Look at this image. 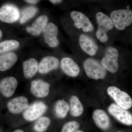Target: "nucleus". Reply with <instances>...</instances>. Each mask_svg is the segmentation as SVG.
<instances>
[{
  "label": "nucleus",
  "mask_w": 132,
  "mask_h": 132,
  "mask_svg": "<svg viewBox=\"0 0 132 132\" xmlns=\"http://www.w3.org/2000/svg\"><path fill=\"white\" fill-rule=\"evenodd\" d=\"M49 84L46 81L35 80L31 82V92L35 97L38 98L47 97L49 94Z\"/></svg>",
  "instance_id": "13"
},
{
  "label": "nucleus",
  "mask_w": 132,
  "mask_h": 132,
  "mask_svg": "<svg viewBox=\"0 0 132 132\" xmlns=\"http://www.w3.org/2000/svg\"><path fill=\"white\" fill-rule=\"evenodd\" d=\"M70 112L74 117L80 116L84 112V108L79 99L75 95L71 96L70 100Z\"/></svg>",
  "instance_id": "21"
},
{
  "label": "nucleus",
  "mask_w": 132,
  "mask_h": 132,
  "mask_svg": "<svg viewBox=\"0 0 132 132\" xmlns=\"http://www.w3.org/2000/svg\"><path fill=\"white\" fill-rule=\"evenodd\" d=\"M107 92L116 104L122 108L128 110L132 106L131 98L126 92L121 91L116 87L111 86L108 88Z\"/></svg>",
  "instance_id": "5"
},
{
  "label": "nucleus",
  "mask_w": 132,
  "mask_h": 132,
  "mask_svg": "<svg viewBox=\"0 0 132 132\" xmlns=\"http://www.w3.org/2000/svg\"><path fill=\"white\" fill-rule=\"evenodd\" d=\"M48 21V18L46 15H40L36 19L32 26L26 28V31L34 36H38L47 26Z\"/></svg>",
  "instance_id": "18"
},
{
  "label": "nucleus",
  "mask_w": 132,
  "mask_h": 132,
  "mask_svg": "<svg viewBox=\"0 0 132 132\" xmlns=\"http://www.w3.org/2000/svg\"><path fill=\"white\" fill-rule=\"evenodd\" d=\"M49 1L50 2L54 4H57L58 3H60L62 1H61V0H50Z\"/></svg>",
  "instance_id": "28"
},
{
  "label": "nucleus",
  "mask_w": 132,
  "mask_h": 132,
  "mask_svg": "<svg viewBox=\"0 0 132 132\" xmlns=\"http://www.w3.org/2000/svg\"><path fill=\"white\" fill-rule=\"evenodd\" d=\"M38 62L34 58H31L24 61L22 63L24 77L27 79L32 78L38 70Z\"/></svg>",
  "instance_id": "19"
},
{
  "label": "nucleus",
  "mask_w": 132,
  "mask_h": 132,
  "mask_svg": "<svg viewBox=\"0 0 132 132\" xmlns=\"http://www.w3.org/2000/svg\"><path fill=\"white\" fill-rule=\"evenodd\" d=\"M18 60L15 53L12 52L6 53L0 56V71H7L14 65Z\"/></svg>",
  "instance_id": "20"
},
{
  "label": "nucleus",
  "mask_w": 132,
  "mask_h": 132,
  "mask_svg": "<svg viewBox=\"0 0 132 132\" xmlns=\"http://www.w3.org/2000/svg\"><path fill=\"white\" fill-rule=\"evenodd\" d=\"M70 109L68 102L64 100H59L55 106V112L56 116L60 118H64L67 116Z\"/></svg>",
  "instance_id": "22"
},
{
  "label": "nucleus",
  "mask_w": 132,
  "mask_h": 132,
  "mask_svg": "<svg viewBox=\"0 0 132 132\" xmlns=\"http://www.w3.org/2000/svg\"><path fill=\"white\" fill-rule=\"evenodd\" d=\"M114 26L118 30H124L132 23V10L120 9L114 10L110 14Z\"/></svg>",
  "instance_id": "3"
},
{
  "label": "nucleus",
  "mask_w": 132,
  "mask_h": 132,
  "mask_svg": "<svg viewBox=\"0 0 132 132\" xmlns=\"http://www.w3.org/2000/svg\"><path fill=\"white\" fill-rule=\"evenodd\" d=\"M76 132H84L83 131H77Z\"/></svg>",
  "instance_id": "31"
},
{
  "label": "nucleus",
  "mask_w": 132,
  "mask_h": 132,
  "mask_svg": "<svg viewBox=\"0 0 132 132\" xmlns=\"http://www.w3.org/2000/svg\"><path fill=\"white\" fill-rule=\"evenodd\" d=\"M28 100L24 96L15 97L9 102L7 105L9 111L13 114H18L27 107Z\"/></svg>",
  "instance_id": "15"
},
{
  "label": "nucleus",
  "mask_w": 132,
  "mask_h": 132,
  "mask_svg": "<svg viewBox=\"0 0 132 132\" xmlns=\"http://www.w3.org/2000/svg\"><path fill=\"white\" fill-rule=\"evenodd\" d=\"M13 132H24L23 130H20V129H18V130H16L14 131Z\"/></svg>",
  "instance_id": "29"
},
{
  "label": "nucleus",
  "mask_w": 132,
  "mask_h": 132,
  "mask_svg": "<svg viewBox=\"0 0 132 132\" xmlns=\"http://www.w3.org/2000/svg\"><path fill=\"white\" fill-rule=\"evenodd\" d=\"M59 59L53 56L43 58L39 64L38 71L41 74H46L56 69L59 66Z\"/></svg>",
  "instance_id": "17"
},
{
  "label": "nucleus",
  "mask_w": 132,
  "mask_h": 132,
  "mask_svg": "<svg viewBox=\"0 0 132 132\" xmlns=\"http://www.w3.org/2000/svg\"><path fill=\"white\" fill-rule=\"evenodd\" d=\"M92 117L95 124L102 130H107L110 127L111 123L109 117L104 110L100 109L94 110Z\"/></svg>",
  "instance_id": "16"
},
{
  "label": "nucleus",
  "mask_w": 132,
  "mask_h": 132,
  "mask_svg": "<svg viewBox=\"0 0 132 132\" xmlns=\"http://www.w3.org/2000/svg\"><path fill=\"white\" fill-rule=\"evenodd\" d=\"M79 127V124L77 121H69L64 124L61 132H76Z\"/></svg>",
  "instance_id": "26"
},
{
  "label": "nucleus",
  "mask_w": 132,
  "mask_h": 132,
  "mask_svg": "<svg viewBox=\"0 0 132 132\" xmlns=\"http://www.w3.org/2000/svg\"><path fill=\"white\" fill-rule=\"evenodd\" d=\"M20 17L19 10L14 5H4L0 9V20L6 23H11L18 20Z\"/></svg>",
  "instance_id": "9"
},
{
  "label": "nucleus",
  "mask_w": 132,
  "mask_h": 132,
  "mask_svg": "<svg viewBox=\"0 0 132 132\" xmlns=\"http://www.w3.org/2000/svg\"><path fill=\"white\" fill-rule=\"evenodd\" d=\"M25 2L30 4H35L38 3L39 1H37V0H26Z\"/></svg>",
  "instance_id": "27"
},
{
  "label": "nucleus",
  "mask_w": 132,
  "mask_h": 132,
  "mask_svg": "<svg viewBox=\"0 0 132 132\" xmlns=\"http://www.w3.org/2000/svg\"><path fill=\"white\" fill-rule=\"evenodd\" d=\"M2 31L1 30L0 31V38H1V39L2 37Z\"/></svg>",
  "instance_id": "30"
},
{
  "label": "nucleus",
  "mask_w": 132,
  "mask_h": 132,
  "mask_svg": "<svg viewBox=\"0 0 132 132\" xmlns=\"http://www.w3.org/2000/svg\"><path fill=\"white\" fill-rule=\"evenodd\" d=\"M61 66L63 72L71 77H76L80 72V69L78 64L69 57H65L62 59Z\"/></svg>",
  "instance_id": "14"
},
{
  "label": "nucleus",
  "mask_w": 132,
  "mask_h": 132,
  "mask_svg": "<svg viewBox=\"0 0 132 132\" xmlns=\"http://www.w3.org/2000/svg\"><path fill=\"white\" fill-rule=\"evenodd\" d=\"M79 43L82 50L91 56L97 53L98 48V45L91 37L86 35H81L79 38Z\"/></svg>",
  "instance_id": "12"
},
{
  "label": "nucleus",
  "mask_w": 132,
  "mask_h": 132,
  "mask_svg": "<svg viewBox=\"0 0 132 132\" xmlns=\"http://www.w3.org/2000/svg\"><path fill=\"white\" fill-rule=\"evenodd\" d=\"M119 52L117 48L108 47L106 49L105 55L102 60L101 64L109 72L115 73L119 69Z\"/></svg>",
  "instance_id": "4"
},
{
  "label": "nucleus",
  "mask_w": 132,
  "mask_h": 132,
  "mask_svg": "<svg viewBox=\"0 0 132 132\" xmlns=\"http://www.w3.org/2000/svg\"><path fill=\"white\" fill-rule=\"evenodd\" d=\"M50 122V119L48 117H41L36 122L34 129L37 132H44L49 126Z\"/></svg>",
  "instance_id": "24"
},
{
  "label": "nucleus",
  "mask_w": 132,
  "mask_h": 132,
  "mask_svg": "<svg viewBox=\"0 0 132 132\" xmlns=\"http://www.w3.org/2000/svg\"><path fill=\"white\" fill-rule=\"evenodd\" d=\"M58 33L57 26L52 22L48 24L43 31L45 42L50 47H57L60 44L57 38Z\"/></svg>",
  "instance_id": "10"
},
{
  "label": "nucleus",
  "mask_w": 132,
  "mask_h": 132,
  "mask_svg": "<svg viewBox=\"0 0 132 132\" xmlns=\"http://www.w3.org/2000/svg\"><path fill=\"white\" fill-rule=\"evenodd\" d=\"M118 132H121V131H118Z\"/></svg>",
  "instance_id": "32"
},
{
  "label": "nucleus",
  "mask_w": 132,
  "mask_h": 132,
  "mask_svg": "<svg viewBox=\"0 0 132 132\" xmlns=\"http://www.w3.org/2000/svg\"><path fill=\"white\" fill-rule=\"evenodd\" d=\"M83 68L87 77L92 79H104L106 75V69L96 60L92 58L86 59L83 63Z\"/></svg>",
  "instance_id": "1"
},
{
  "label": "nucleus",
  "mask_w": 132,
  "mask_h": 132,
  "mask_svg": "<svg viewBox=\"0 0 132 132\" xmlns=\"http://www.w3.org/2000/svg\"><path fill=\"white\" fill-rule=\"evenodd\" d=\"M108 110L109 113L121 123L132 125V115L126 109L117 104H112L109 106Z\"/></svg>",
  "instance_id": "8"
},
{
  "label": "nucleus",
  "mask_w": 132,
  "mask_h": 132,
  "mask_svg": "<svg viewBox=\"0 0 132 132\" xmlns=\"http://www.w3.org/2000/svg\"><path fill=\"white\" fill-rule=\"evenodd\" d=\"M20 46L19 42L14 40L5 41L0 43V53L1 54L18 48Z\"/></svg>",
  "instance_id": "23"
},
{
  "label": "nucleus",
  "mask_w": 132,
  "mask_h": 132,
  "mask_svg": "<svg viewBox=\"0 0 132 132\" xmlns=\"http://www.w3.org/2000/svg\"><path fill=\"white\" fill-rule=\"evenodd\" d=\"M38 9L34 7H29L25 8L22 12V16L20 23L23 24L33 17L38 12Z\"/></svg>",
  "instance_id": "25"
},
{
  "label": "nucleus",
  "mask_w": 132,
  "mask_h": 132,
  "mask_svg": "<svg viewBox=\"0 0 132 132\" xmlns=\"http://www.w3.org/2000/svg\"><path fill=\"white\" fill-rule=\"evenodd\" d=\"M71 17L74 21V26L77 28L81 29L85 32L93 31L94 27L92 22L87 16L81 12L72 11L71 13Z\"/></svg>",
  "instance_id": "6"
},
{
  "label": "nucleus",
  "mask_w": 132,
  "mask_h": 132,
  "mask_svg": "<svg viewBox=\"0 0 132 132\" xmlns=\"http://www.w3.org/2000/svg\"><path fill=\"white\" fill-rule=\"evenodd\" d=\"M96 19L98 25L96 32L97 38L101 42H106L108 39V32L113 28V23L110 17L101 12L96 14Z\"/></svg>",
  "instance_id": "2"
},
{
  "label": "nucleus",
  "mask_w": 132,
  "mask_h": 132,
  "mask_svg": "<svg viewBox=\"0 0 132 132\" xmlns=\"http://www.w3.org/2000/svg\"><path fill=\"white\" fill-rule=\"evenodd\" d=\"M18 85V81L14 77H5L2 79L0 82L1 93L4 97H11L14 93Z\"/></svg>",
  "instance_id": "11"
},
{
  "label": "nucleus",
  "mask_w": 132,
  "mask_h": 132,
  "mask_svg": "<svg viewBox=\"0 0 132 132\" xmlns=\"http://www.w3.org/2000/svg\"><path fill=\"white\" fill-rule=\"evenodd\" d=\"M46 105L42 102H36L28 107L23 113V116L28 121L37 119L46 112Z\"/></svg>",
  "instance_id": "7"
}]
</instances>
